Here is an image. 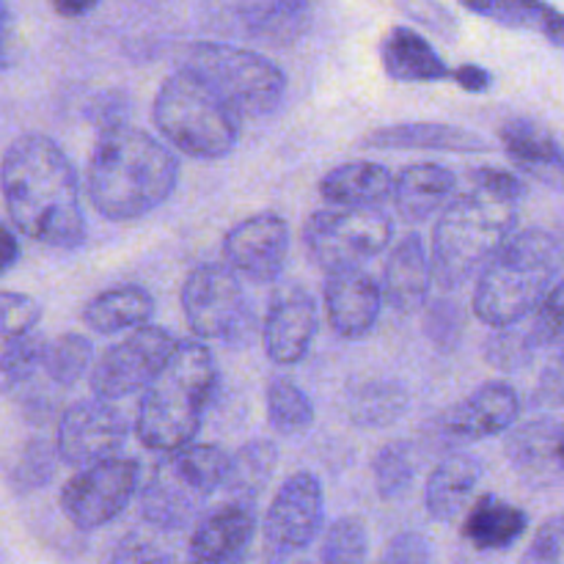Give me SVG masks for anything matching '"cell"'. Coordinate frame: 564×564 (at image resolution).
Here are the masks:
<instances>
[{
    "label": "cell",
    "mask_w": 564,
    "mask_h": 564,
    "mask_svg": "<svg viewBox=\"0 0 564 564\" xmlns=\"http://www.w3.org/2000/svg\"><path fill=\"white\" fill-rule=\"evenodd\" d=\"M394 224L378 207L317 209L303 226V246L325 273L361 268L391 246Z\"/></svg>",
    "instance_id": "30bf717a"
},
{
    "label": "cell",
    "mask_w": 564,
    "mask_h": 564,
    "mask_svg": "<svg viewBox=\"0 0 564 564\" xmlns=\"http://www.w3.org/2000/svg\"><path fill=\"white\" fill-rule=\"evenodd\" d=\"M532 325L538 330L540 341L545 345L564 347V279L551 286L545 301L532 314Z\"/></svg>",
    "instance_id": "7bdbcfd3"
},
{
    "label": "cell",
    "mask_w": 564,
    "mask_h": 564,
    "mask_svg": "<svg viewBox=\"0 0 564 564\" xmlns=\"http://www.w3.org/2000/svg\"><path fill=\"white\" fill-rule=\"evenodd\" d=\"M182 312L198 339H220L229 347H246L257 339L259 319L248 303L237 270L207 262L191 270L182 284Z\"/></svg>",
    "instance_id": "9c48e42d"
},
{
    "label": "cell",
    "mask_w": 564,
    "mask_h": 564,
    "mask_svg": "<svg viewBox=\"0 0 564 564\" xmlns=\"http://www.w3.org/2000/svg\"><path fill=\"white\" fill-rule=\"evenodd\" d=\"M270 427L281 435H301L312 430L314 405L306 391L286 375H275L268 383Z\"/></svg>",
    "instance_id": "e575fe53"
},
{
    "label": "cell",
    "mask_w": 564,
    "mask_h": 564,
    "mask_svg": "<svg viewBox=\"0 0 564 564\" xmlns=\"http://www.w3.org/2000/svg\"><path fill=\"white\" fill-rule=\"evenodd\" d=\"M229 455L215 444H187L165 452L141 494V516L158 532H182L202 518L224 485Z\"/></svg>",
    "instance_id": "52a82bcc"
},
{
    "label": "cell",
    "mask_w": 564,
    "mask_h": 564,
    "mask_svg": "<svg viewBox=\"0 0 564 564\" xmlns=\"http://www.w3.org/2000/svg\"><path fill=\"white\" fill-rule=\"evenodd\" d=\"M154 312V301L143 286L127 284L99 292L83 308V323L97 334H119V330L138 328Z\"/></svg>",
    "instance_id": "4dcf8cb0"
},
{
    "label": "cell",
    "mask_w": 564,
    "mask_h": 564,
    "mask_svg": "<svg viewBox=\"0 0 564 564\" xmlns=\"http://www.w3.org/2000/svg\"><path fill=\"white\" fill-rule=\"evenodd\" d=\"M499 141L518 171L564 193V149L543 124L532 119H507L499 127Z\"/></svg>",
    "instance_id": "ffe728a7"
},
{
    "label": "cell",
    "mask_w": 564,
    "mask_h": 564,
    "mask_svg": "<svg viewBox=\"0 0 564 564\" xmlns=\"http://www.w3.org/2000/svg\"><path fill=\"white\" fill-rule=\"evenodd\" d=\"M534 402L543 408H564V350L560 352V358L549 364V369L540 378Z\"/></svg>",
    "instance_id": "c3c4849f"
},
{
    "label": "cell",
    "mask_w": 564,
    "mask_h": 564,
    "mask_svg": "<svg viewBox=\"0 0 564 564\" xmlns=\"http://www.w3.org/2000/svg\"><path fill=\"white\" fill-rule=\"evenodd\" d=\"M468 11L505 28L543 36L554 47H564V11L545 0H460Z\"/></svg>",
    "instance_id": "f546056e"
},
{
    "label": "cell",
    "mask_w": 564,
    "mask_h": 564,
    "mask_svg": "<svg viewBox=\"0 0 564 564\" xmlns=\"http://www.w3.org/2000/svg\"><path fill=\"white\" fill-rule=\"evenodd\" d=\"M180 341L158 325H138L91 367V391L102 400H124L152 383Z\"/></svg>",
    "instance_id": "7c38bea8"
},
{
    "label": "cell",
    "mask_w": 564,
    "mask_h": 564,
    "mask_svg": "<svg viewBox=\"0 0 564 564\" xmlns=\"http://www.w3.org/2000/svg\"><path fill=\"white\" fill-rule=\"evenodd\" d=\"M369 556V538L367 527L358 518H339L325 532L323 545H319V560L328 564H352L367 562Z\"/></svg>",
    "instance_id": "ab89813d"
},
{
    "label": "cell",
    "mask_w": 564,
    "mask_h": 564,
    "mask_svg": "<svg viewBox=\"0 0 564 564\" xmlns=\"http://www.w3.org/2000/svg\"><path fill=\"white\" fill-rule=\"evenodd\" d=\"M560 460H562V468H564V427H562V435H560Z\"/></svg>",
    "instance_id": "11a10c76"
},
{
    "label": "cell",
    "mask_w": 564,
    "mask_h": 564,
    "mask_svg": "<svg viewBox=\"0 0 564 564\" xmlns=\"http://www.w3.org/2000/svg\"><path fill=\"white\" fill-rule=\"evenodd\" d=\"M411 394L397 380H364L347 397V413L358 427H389L408 411Z\"/></svg>",
    "instance_id": "d6a6232c"
},
{
    "label": "cell",
    "mask_w": 564,
    "mask_h": 564,
    "mask_svg": "<svg viewBox=\"0 0 564 564\" xmlns=\"http://www.w3.org/2000/svg\"><path fill=\"white\" fill-rule=\"evenodd\" d=\"M102 0H53V9L66 20H77V17L91 14Z\"/></svg>",
    "instance_id": "db71d44e"
},
{
    "label": "cell",
    "mask_w": 564,
    "mask_h": 564,
    "mask_svg": "<svg viewBox=\"0 0 564 564\" xmlns=\"http://www.w3.org/2000/svg\"><path fill=\"white\" fill-rule=\"evenodd\" d=\"M463 308L457 306L452 297H444V301H435L433 306L427 308V319H424V330H427L430 341H433L438 350H455L463 339Z\"/></svg>",
    "instance_id": "60d3db41"
},
{
    "label": "cell",
    "mask_w": 564,
    "mask_h": 564,
    "mask_svg": "<svg viewBox=\"0 0 564 564\" xmlns=\"http://www.w3.org/2000/svg\"><path fill=\"white\" fill-rule=\"evenodd\" d=\"M180 66L207 80L240 116H270L284 102V72L253 50L224 42H193L182 53Z\"/></svg>",
    "instance_id": "ba28073f"
},
{
    "label": "cell",
    "mask_w": 564,
    "mask_h": 564,
    "mask_svg": "<svg viewBox=\"0 0 564 564\" xmlns=\"http://www.w3.org/2000/svg\"><path fill=\"white\" fill-rule=\"evenodd\" d=\"M455 83L463 88V91L482 94L494 86V75L477 64H463L455 69Z\"/></svg>",
    "instance_id": "f907efd6"
},
{
    "label": "cell",
    "mask_w": 564,
    "mask_h": 564,
    "mask_svg": "<svg viewBox=\"0 0 564 564\" xmlns=\"http://www.w3.org/2000/svg\"><path fill=\"white\" fill-rule=\"evenodd\" d=\"M419 471V457L416 446L405 438L389 441L386 446H380V452L375 455L372 474H375V488H378L380 499L394 501L400 496L408 494V488L413 485Z\"/></svg>",
    "instance_id": "d590c367"
},
{
    "label": "cell",
    "mask_w": 564,
    "mask_h": 564,
    "mask_svg": "<svg viewBox=\"0 0 564 564\" xmlns=\"http://www.w3.org/2000/svg\"><path fill=\"white\" fill-rule=\"evenodd\" d=\"M317 336V303L303 286H281L264 314L262 339L270 361L290 367L306 358Z\"/></svg>",
    "instance_id": "e0dca14e"
},
{
    "label": "cell",
    "mask_w": 564,
    "mask_h": 564,
    "mask_svg": "<svg viewBox=\"0 0 564 564\" xmlns=\"http://www.w3.org/2000/svg\"><path fill=\"white\" fill-rule=\"evenodd\" d=\"M435 281L433 257L419 235H405L391 251L383 273V297L394 312L413 314L427 303Z\"/></svg>",
    "instance_id": "44dd1931"
},
{
    "label": "cell",
    "mask_w": 564,
    "mask_h": 564,
    "mask_svg": "<svg viewBox=\"0 0 564 564\" xmlns=\"http://www.w3.org/2000/svg\"><path fill=\"white\" fill-rule=\"evenodd\" d=\"M242 116L196 72L169 75L154 99V124L165 141L196 160L226 158L240 141Z\"/></svg>",
    "instance_id": "8992f818"
},
{
    "label": "cell",
    "mask_w": 564,
    "mask_h": 564,
    "mask_svg": "<svg viewBox=\"0 0 564 564\" xmlns=\"http://www.w3.org/2000/svg\"><path fill=\"white\" fill-rule=\"evenodd\" d=\"M0 191L17 229L33 242L72 251L86 242L80 182L64 149L47 135H20L0 163Z\"/></svg>",
    "instance_id": "6da1fadb"
},
{
    "label": "cell",
    "mask_w": 564,
    "mask_h": 564,
    "mask_svg": "<svg viewBox=\"0 0 564 564\" xmlns=\"http://www.w3.org/2000/svg\"><path fill=\"white\" fill-rule=\"evenodd\" d=\"M88 116H91V121L99 127V130L121 124V121H127V97L119 91L102 94V97H97L91 102Z\"/></svg>",
    "instance_id": "681fc988"
},
{
    "label": "cell",
    "mask_w": 564,
    "mask_h": 564,
    "mask_svg": "<svg viewBox=\"0 0 564 564\" xmlns=\"http://www.w3.org/2000/svg\"><path fill=\"white\" fill-rule=\"evenodd\" d=\"M564 248L543 229L512 235L479 273L474 314L494 328L532 317L560 281Z\"/></svg>",
    "instance_id": "5b68a950"
},
{
    "label": "cell",
    "mask_w": 564,
    "mask_h": 564,
    "mask_svg": "<svg viewBox=\"0 0 564 564\" xmlns=\"http://www.w3.org/2000/svg\"><path fill=\"white\" fill-rule=\"evenodd\" d=\"M518 204L479 185L452 198L435 224L430 253L441 290L455 292L482 273L485 264L516 235Z\"/></svg>",
    "instance_id": "277c9868"
},
{
    "label": "cell",
    "mask_w": 564,
    "mask_h": 564,
    "mask_svg": "<svg viewBox=\"0 0 564 564\" xmlns=\"http://www.w3.org/2000/svg\"><path fill=\"white\" fill-rule=\"evenodd\" d=\"M47 345L50 339H44L42 334H33V330L6 339V345L0 347V391L3 394L14 397L25 386L47 378L44 375Z\"/></svg>",
    "instance_id": "836d02e7"
},
{
    "label": "cell",
    "mask_w": 564,
    "mask_h": 564,
    "mask_svg": "<svg viewBox=\"0 0 564 564\" xmlns=\"http://www.w3.org/2000/svg\"><path fill=\"white\" fill-rule=\"evenodd\" d=\"M372 149H435V152H490V141L479 132L463 130L435 121H411V124H389L364 135Z\"/></svg>",
    "instance_id": "cb8c5ba5"
},
{
    "label": "cell",
    "mask_w": 564,
    "mask_h": 564,
    "mask_svg": "<svg viewBox=\"0 0 564 564\" xmlns=\"http://www.w3.org/2000/svg\"><path fill=\"white\" fill-rule=\"evenodd\" d=\"M39 319H42V306L36 297L0 290V339L28 334L36 328Z\"/></svg>",
    "instance_id": "b9f144b4"
},
{
    "label": "cell",
    "mask_w": 564,
    "mask_h": 564,
    "mask_svg": "<svg viewBox=\"0 0 564 564\" xmlns=\"http://www.w3.org/2000/svg\"><path fill=\"white\" fill-rule=\"evenodd\" d=\"M127 438H130V422L121 408H116L113 400L97 397L66 408L58 422L55 444L66 466L86 468L119 455Z\"/></svg>",
    "instance_id": "4fadbf2b"
},
{
    "label": "cell",
    "mask_w": 564,
    "mask_h": 564,
    "mask_svg": "<svg viewBox=\"0 0 564 564\" xmlns=\"http://www.w3.org/2000/svg\"><path fill=\"white\" fill-rule=\"evenodd\" d=\"M290 253V226L281 215L259 213L240 220L224 240V259L237 275L270 284L281 275Z\"/></svg>",
    "instance_id": "9a60e30c"
},
{
    "label": "cell",
    "mask_w": 564,
    "mask_h": 564,
    "mask_svg": "<svg viewBox=\"0 0 564 564\" xmlns=\"http://www.w3.org/2000/svg\"><path fill=\"white\" fill-rule=\"evenodd\" d=\"M564 424L554 419H534L521 424L507 441V455L512 466L523 474V479L549 482L551 477L564 471L560 460V435Z\"/></svg>",
    "instance_id": "f1b7e54d"
},
{
    "label": "cell",
    "mask_w": 564,
    "mask_h": 564,
    "mask_svg": "<svg viewBox=\"0 0 564 564\" xmlns=\"http://www.w3.org/2000/svg\"><path fill=\"white\" fill-rule=\"evenodd\" d=\"M380 61L391 80L397 83H441L455 80V69L435 53L433 44L419 31L397 25L380 42Z\"/></svg>",
    "instance_id": "7402d4cb"
},
{
    "label": "cell",
    "mask_w": 564,
    "mask_h": 564,
    "mask_svg": "<svg viewBox=\"0 0 564 564\" xmlns=\"http://www.w3.org/2000/svg\"><path fill=\"white\" fill-rule=\"evenodd\" d=\"M14 61V14L9 3L0 0V72L9 69Z\"/></svg>",
    "instance_id": "816d5d0a"
},
{
    "label": "cell",
    "mask_w": 564,
    "mask_h": 564,
    "mask_svg": "<svg viewBox=\"0 0 564 564\" xmlns=\"http://www.w3.org/2000/svg\"><path fill=\"white\" fill-rule=\"evenodd\" d=\"M257 534V505L226 499L224 505L202 512L187 540V556L193 562L220 564L237 562Z\"/></svg>",
    "instance_id": "ac0fdd59"
},
{
    "label": "cell",
    "mask_w": 564,
    "mask_h": 564,
    "mask_svg": "<svg viewBox=\"0 0 564 564\" xmlns=\"http://www.w3.org/2000/svg\"><path fill=\"white\" fill-rule=\"evenodd\" d=\"M218 386L213 352L196 339L176 345L152 383L143 389L135 416V435L152 452H171L193 444Z\"/></svg>",
    "instance_id": "3957f363"
},
{
    "label": "cell",
    "mask_w": 564,
    "mask_h": 564,
    "mask_svg": "<svg viewBox=\"0 0 564 564\" xmlns=\"http://www.w3.org/2000/svg\"><path fill=\"white\" fill-rule=\"evenodd\" d=\"M174 556L169 551L160 549L158 543H152L149 538L143 534L132 532L116 545V551L110 554V562H124V564H135V562H171Z\"/></svg>",
    "instance_id": "bcb514c9"
},
{
    "label": "cell",
    "mask_w": 564,
    "mask_h": 564,
    "mask_svg": "<svg viewBox=\"0 0 564 564\" xmlns=\"http://www.w3.org/2000/svg\"><path fill=\"white\" fill-rule=\"evenodd\" d=\"M479 477H482V463L466 452H455V455L444 457L438 466L433 468L424 488V505L435 521H455L471 501L474 490H477Z\"/></svg>",
    "instance_id": "d4e9b609"
},
{
    "label": "cell",
    "mask_w": 564,
    "mask_h": 564,
    "mask_svg": "<svg viewBox=\"0 0 564 564\" xmlns=\"http://www.w3.org/2000/svg\"><path fill=\"white\" fill-rule=\"evenodd\" d=\"M521 413V397L505 380L479 386L441 419V435L452 444H477L507 433Z\"/></svg>",
    "instance_id": "2e32d148"
},
{
    "label": "cell",
    "mask_w": 564,
    "mask_h": 564,
    "mask_svg": "<svg viewBox=\"0 0 564 564\" xmlns=\"http://www.w3.org/2000/svg\"><path fill=\"white\" fill-rule=\"evenodd\" d=\"M58 463H64L61 460L58 444L47 438H31L22 446L9 479L17 494H33V490L44 488L55 477Z\"/></svg>",
    "instance_id": "f35d334b"
},
{
    "label": "cell",
    "mask_w": 564,
    "mask_h": 564,
    "mask_svg": "<svg viewBox=\"0 0 564 564\" xmlns=\"http://www.w3.org/2000/svg\"><path fill=\"white\" fill-rule=\"evenodd\" d=\"M17 259H20V240H17L14 231L0 220V275H3L6 270L14 268Z\"/></svg>",
    "instance_id": "f5cc1de1"
},
{
    "label": "cell",
    "mask_w": 564,
    "mask_h": 564,
    "mask_svg": "<svg viewBox=\"0 0 564 564\" xmlns=\"http://www.w3.org/2000/svg\"><path fill=\"white\" fill-rule=\"evenodd\" d=\"M380 560L389 564H427L433 560V551H430V543L422 538V534L402 532L386 545Z\"/></svg>",
    "instance_id": "f6af8a7d"
},
{
    "label": "cell",
    "mask_w": 564,
    "mask_h": 564,
    "mask_svg": "<svg viewBox=\"0 0 564 564\" xmlns=\"http://www.w3.org/2000/svg\"><path fill=\"white\" fill-rule=\"evenodd\" d=\"M457 187L455 171L438 163H416L400 171L394 180V207L408 224H424L452 198Z\"/></svg>",
    "instance_id": "603a6c76"
},
{
    "label": "cell",
    "mask_w": 564,
    "mask_h": 564,
    "mask_svg": "<svg viewBox=\"0 0 564 564\" xmlns=\"http://www.w3.org/2000/svg\"><path fill=\"white\" fill-rule=\"evenodd\" d=\"M529 516L521 507L485 494L474 501L463 521V538L479 551H505L512 549L527 534Z\"/></svg>",
    "instance_id": "4316f807"
},
{
    "label": "cell",
    "mask_w": 564,
    "mask_h": 564,
    "mask_svg": "<svg viewBox=\"0 0 564 564\" xmlns=\"http://www.w3.org/2000/svg\"><path fill=\"white\" fill-rule=\"evenodd\" d=\"M323 485L314 474L297 471L279 488L264 516V543L275 560H286L314 543L323 529Z\"/></svg>",
    "instance_id": "5bb4252c"
},
{
    "label": "cell",
    "mask_w": 564,
    "mask_h": 564,
    "mask_svg": "<svg viewBox=\"0 0 564 564\" xmlns=\"http://www.w3.org/2000/svg\"><path fill=\"white\" fill-rule=\"evenodd\" d=\"M394 193V176L389 169L369 160L336 165L319 182V196L336 207H380Z\"/></svg>",
    "instance_id": "484cf974"
},
{
    "label": "cell",
    "mask_w": 564,
    "mask_h": 564,
    "mask_svg": "<svg viewBox=\"0 0 564 564\" xmlns=\"http://www.w3.org/2000/svg\"><path fill=\"white\" fill-rule=\"evenodd\" d=\"M540 347H543V341H540L532 319L527 323V317H523L518 319V323L505 325V328H499V334L490 336L488 347H485V358H488L496 369L516 372V369H523L534 356H538Z\"/></svg>",
    "instance_id": "74e56055"
},
{
    "label": "cell",
    "mask_w": 564,
    "mask_h": 564,
    "mask_svg": "<svg viewBox=\"0 0 564 564\" xmlns=\"http://www.w3.org/2000/svg\"><path fill=\"white\" fill-rule=\"evenodd\" d=\"M532 564H564V516L549 518L534 534L532 545L523 554Z\"/></svg>",
    "instance_id": "ee69618b"
},
{
    "label": "cell",
    "mask_w": 564,
    "mask_h": 564,
    "mask_svg": "<svg viewBox=\"0 0 564 564\" xmlns=\"http://www.w3.org/2000/svg\"><path fill=\"white\" fill-rule=\"evenodd\" d=\"M275 463H279V449H275L273 441H248L235 455H229V468H226L220 494L226 499L253 501L257 505L259 494L268 488L270 477H273Z\"/></svg>",
    "instance_id": "1f68e13d"
},
{
    "label": "cell",
    "mask_w": 564,
    "mask_h": 564,
    "mask_svg": "<svg viewBox=\"0 0 564 564\" xmlns=\"http://www.w3.org/2000/svg\"><path fill=\"white\" fill-rule=\"evenodd\" d=\"M138 479H141V466L119 455L77 468L75 477L61 490V510L80 532L102 529L135 499Z\"/></svg>",
    "instance_id": "8fae6325"
},
{
    "label": "cell",
    "mask_w": 564,
    "mask_h": 564,
    "mask_svg": "<svg viewBox=\"0 0 564 564\" xmlns=\"http://www.w3.org/2000/svg\"><path fill=\"white\" fill-rule=\"evenodd\" d=\"M176 182L180 163L152 132L127 121L99 130L88 160L86 191L102 218L116 224L143 218L169 202Z\"/></svg>",
    "instance_id": "7a4b0ae2"
},
{
    "label": "cell",
    "mask_w": 564,
    "mask_h": 564,
    "mask_svg": "<svg viewBox=\"0 0 564 564\" xmlns=\"http://www.w3.org/2000/svg\"><path fill=\"white\" fill-rule=\"evenodd\" d=\"M240 20L257 42L286 47L306 36L312 25L308 0H242Z\"/></svg>",
    "instance_id": "83f0119b"
},
{
    "label": "cell",
    "mask_w": 564,
    "mask_h": 564,
    "mask_svg": "<svg viewBox=\"0 0 564 564\" xmlns=\"http://www.w3.org/2000/svg\"><path fill=\"white\" fill-rule=\"evenodd\" d=\"M468 176H471L474 185L488 187V191L501 193V196H510V198H516V202H521V198L527 196V185H523L521 176L512 174V171H507V169L482 165V169H474Z\"/></svg>",
    "instance_id": "7dc6e473"
},
{
    "label": "cell",
    "mask_w": 564,
    "mask_h": 564,
    "mask_svg": "<svg viewBox=\"0 0 564 564\" xmlns=\"http://www.w3.org/2000/svg\"><path fill=\"white\" fill-rule=\"evenodd\" d=\"M325 314L341 339H364L375 330L383 308V290L361 268L328 273L323 290Z\"/></svg>",
    "instance_id": "d6986e66"
},
{
    "label": "cell",
    "mask_w": 564,
    "mask_h": 564,
    "mask_svg": "<svg viewBox=\"0 0 564 564\" xmlns=\"http://www.w3.org/2000/svg\"><path fill=\"white\" fill-rule=\"evenodd\" d=\"M91 367L94 347L86 336L64 334L58 339H50L47 358H44V375H47V380L55 389L75 386Z\"/></svg>",
    "instance_id": "8d00e7d4"
}]
</instances>
